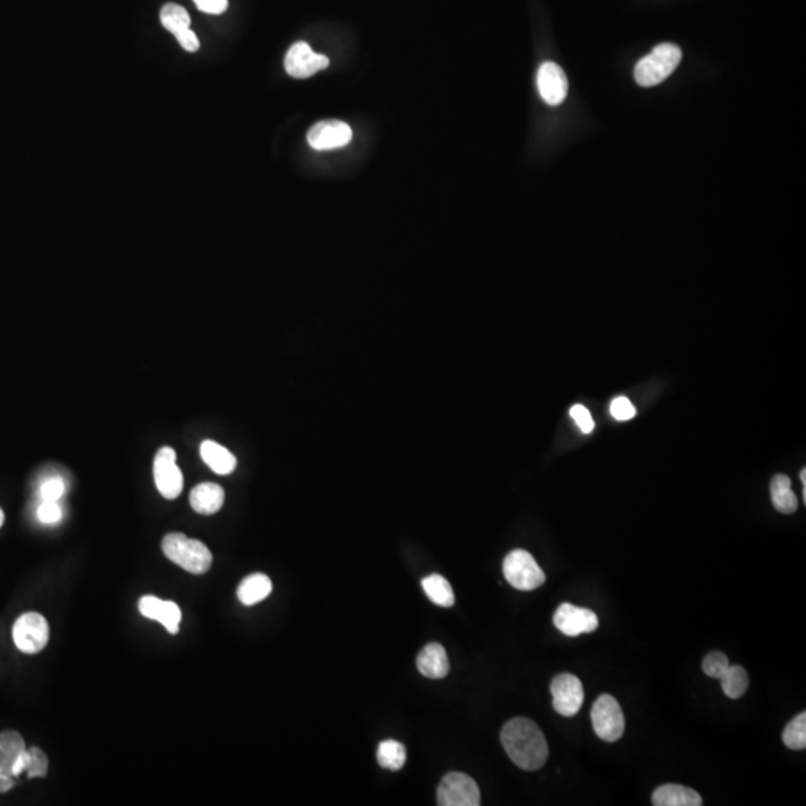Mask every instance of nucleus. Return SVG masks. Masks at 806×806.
<instances>
[{
	"mask_svg": "<svg viewBox=\"0 0 806 806\" xmlns=\"http://www.w3.org/2000/svg\"><path fill=\"white\" fill-rule=\"evenodd\" d=\"M500 741L509 759L525 771H537L548 759L545 737L532 719L523 717L509 719L500 732Z\"/></svg>",
	"mask_w": 806,
	"mask_h": 806,
	"instance_id": "nucleus-1",
	"label": "nucleus"
},
{
	"mask_svg": "<svg viewBox=\"0 0 806 806\" xmlns=\"http://www.w3.org/2000/svg\"><path fill=\"white\" fill-rule=\"evenodd\" d=\"M161 550L172 563L179 564L187 572L202 575L213 566V554L204 542L191 539L182 534H169L163 537Z\"/></svg>",
	"mask_w": 806,
	"mask_h": 806,
	"instance_id": "nucleus-2",
	"label": "nucleus"
},
{
	"mask_svg": "<svg viewBox=\"0 0 806 806\" xmlns=\"http://www.w3.org/2000/svg\"><path fill=\"white\" fill-rule=\"evenodd\" d=\"M682 59L681 48L675 44H660L641 60L635 68V79L642 87H653L664 83L678 68Z\"/></svg>",
	"mask_w": 806,
	"mask_h": 806,
	"instance_id": "nucleus-3",
	"label": "nucleus"
},
{
	"mask_svg": "<svg viewBox=\"0 0 806 806\" xmlns=\"http://www.w3.org/2000/svg\"><path fill=\"white\" fill-rule=\"evenodd\" d=\"M503 575L517 590L530 591L545 582V573L529 551L514 550L503 560Z\"/></svg>",
	"mask_w": 806,
	"mask_h": 806,
	"instance_id": "nucleus-4",
	"label": "nucleus"
},
{
	"mask_svg": "<svg viewBox=\"0 0 806 806\" xmlns=\"http://www.w3.org/2000/svg\"><path fill=\"white\" fill-rule=\"evenodd\" d=\"M591 723L594 733L602 741L617 742L625 735V714L620 703L611 694H602L591 708Z\"/></svg>",
	"mask_w": 806,
	"mask_h": 806,
	"instance_id": "nucleus-5",
	"label": "nucleus"
},
{
	"mask_svg": "<svg viewBox=\"0 0 806 806\" xmlns=\"http://www.w3.org/2000/svg\"><path fill=\"white\" fill-rule=\"evenodd\" d=\"M13 637L18 650L24 655H36L47 646L50 626L38 612H26L15 621Z\"/></svg>",
	"mask_w": 806,
	"mask_h": 806,
	"instance_id": "nucleus-6",
	"label": "nucleus"
},
{
	"mask_svg": "<svg viewBox=\"0 0 806 806\" xmlns=\"http://www.w3.org/2000/svg\"><path fill=\"white\" fill-rule=\"evenodd\" d=\"M438 805L480 806L481 793L471 776L462 772H451L444 776L438 787Z\"/></svg>",
	"mask_w": 806,
	"mask_h": 806,
	"instance_id": "nucleus-7",
	"label": "nucleus"
},
{
	"mask_svg": "<svg viewBox=\"0 0 806 806\" xmlns=\"http://www.w3.org/2000/svg\"><path fill=\"white\" fill-rule=\"evenodd\" d=\"M553 707L560 716H577L584 703V687L578 676L560 673L551 682Z\"/></svg>",
	"mask_w": 806,
	"mask_h": 806,
	"instance_id": "nucleus-8",
	"label": "nucleus"
},
{
	"mask_svg": "<svg viewBox=\"0 0 806 806\" xmlns=\"http://www.w3.org/2000/svg\"><path fill=\"white\" fill-rule=\"evenodd\" d=\"M154 481L157 490L165 499H177L184 487L181 469L177 466V453L174 448L163 447L157 451L154 459Z\"/></svg>",
	"mask_w": 806,
	"mask_h": 806,
	"instance_id": "nucleus-9",
	"label": "nucleus"
},
{
	"mask_svg": "<svg viewBox=\"0 0 806 806\" xmlns=\"http://www.w3.org/2000/svg\"><path fill=\"white\" fill-rule=\"evenodd\" d=\"M329 59L314 52L307 42H296L287 52L284 66L293 78L305 79L329 68Z\"/></svg>",
	"mask_w": 806,
	"mask_h": 806,
	"instance_id": "nucleus-10",
	"label": "nucleus"
},
{
	"mask_svg": "<svg viewBox=\"0 0 806 806\" xmlns=\"http://www.w3.org/2000/svg\"><path fill=\"white\" fill-rule=\"evenodd\" d=\"M555 627L566 637H580L599 627V618L589 608L575 607L572 603H562L554 617Z\"/></svg>",
	"mask_w": 806,
	"mask_h": 806,
	"instance_id": "nucleus-11",
	"label": "nucleus"
},
{
	"mask_svg": "<svg viewBox=\"0 0 806 806\" xmlns=\"http://www.w3.org/2000/svg\"><path fill=\"white\" fill-rule=\"evenodd\" d=\"M27 748L22 735L14 730L0 733V775L18 776L26 772Z\"/></svg>",
	"mask_w": 806,
	"mask_h": 806,
	"instance_id": "nucleus-12",
	"label": "nucleus"
},
{
	"mask_svg": "<svg viewBox=\"0 0 806 806\" xmlns=\"http://www.w3.org/2000/svg\"><path fill=\"white\" fill-rule=\"evenodd\" d=\"M536 84L542 99L551 106L563 104L568 96V78L564 70L554 61L542 63L537 70Z\"/></svg>",
	"mask_w": 806,
	"mask_h": 806,
	"instance_id": "nucleus-13",
	"label": "nucleus"
},
{
	"mask_svg": "<svg viewBox=\"0 0 806 806\" xmlns=\"http://www.w3.org/2000/svg\"><path fill=\"white\" fill-rule=\"evenodd\" d=\"M353 138L352 127L339 120L316 123L308 132V143L314 150L327 151L345 147Z\"/></svg>",
	"mask_w": 806,
	"mask_h": 806,
	"instance_id": "nucleus-14",
	"label": "nucleus"
},
{
	"mask_svg": "<svg viewBox=\"0 0 806 806\" xmlns=\"http://www.w3.org/2000/svg\"><path fill=\"white\" fill-rule=\"evenodd\" d=\"M139 612L143 617H147L150 620H156L160 625L165 626L166 630L170 635H177L181 625V609L179 605L170 600H161V599L147 594L139 600Z\"/></svg>",
	"mask_w": 806,
	"mask_h": 806,
	"instance_id": "nucleus-15",
	"label": "nucleus"
},
{
	"mask_svg": "<svg viewBox=\"0 0 806 806\" xmlns=\"http://www.w3.org/2000/svg\"><path fill=\"white\" fill-rule=\"evenodd\" d=\"M417 668L430 680L445 678L450 672L447 651L438 642L427 644L417 657Z\"/></svg>",
	"mask_w": 806,
	"mask_h": 806,
	"instance_id": "nucleus-16",
	"label": "nucleus"
},
{
	"mask_svg": "<svg viewBox=\"0 0 806 806\" xmlns=\"http://www.w3.org/2000/svg\"><path fill=\"white\" fill-rule=\"evenodd\" d=\"M224 490L214 482H204L196 486L190 493V505L197 514L213 516L224 505Z\"/></svg>",
	"mask_w": 806,
	"mask_h": 806,
	"instance_id": "nucleus-17",
	"label": "nucleus"
},
{
	"mask_svg": "<svg viewBox=\"0 0 806 806\" xmlns=\"http://www.w3.org/2000/svg\"><path fill=\"white\" fill-rule=\"evenodd\" d=\"M702 803L701 794L685 785H660L653 793V805L655 806H701Z\"/></svg>",
	"mask_w": 806,
	"mask_h": 806,
	"instance_id": "nucleus-18",
	"label": "nucleus"
},
{
	"mask_svg": "<svg viewBox=\"0 0 806 806\" xmlns=\"http://www.w3.org/2000/svg\"><path fill=\"white\" fill-rule=\"evenodd\" d=\"M200 455L218 475H229L236 469V457L227 448L209 439L200 445Z\"/></svg>",
	"mask_w": 806,
	"mask_h": 806,
	"instance_id": "nucleus-19",
	"label": "nucleus"
},
{
	"mask_svg": "<svg viewBox=\"0 0 806 806\" xmlns=\"http://www.w3.org/2000/svg\"><path fill=\"white\" fill-rule=\"evenodd\" d=\"M270 593H272V582L265 573H252L238 587V599L247 607L265 600Z\"/></svg>",
	"mask_w": 806,
	"mask_h": 806,
	"instance_id": "nucleus-20",
	"label": "nucleus"
},
{
	"mask_svg": "<svg viewBox=\"0 0 806 806\" xmlns=\"http://www.w3.org/2000/svg\"><path fill=\"white\" fill-rule=\"evenodd\" d=\"M771 498L774 508L781 514H793L798 509V496L792 490V481L787 475L778 473L772 478Z\"/></svg>",
	"mask_w": 806,
	"mask_h": 806,
	"instance_id": "nucleus-21",
	"label": "nucleus"
},
{
	"mask_svg": "<svg viewBox=\"0 0 806 806\" xmlns=\"http://www.w3.org/2000/svg\"><path fill=\"white\" fill-rule=\"evenodd\" d=\"M421 585H423L427 598L435 605L443 608H451L454 605V591H453L450 582L443 575H438V573L429 575L421 582Z\"/></svg>",
	"mask_w": 806,
	"mask_h": 806,
	"instance_id": "nucleus-22",
	"label": "nucleus"
},
{
	"mask_svg": "<svg viewBox=\"0 0 806 806\" xmlns=\"http://www.w3.org/2000/svg\"><path fill=\"white\" fill-rule=\"evenodd\" d=\"M719 680L721 682L724 694L730 699L742 698L750 684L746 669L737 666V664H733V666L728 664V668L726 669L723 675L719 676Z\"/></svg>",
	"mask_w": 806,
	"mask_h": 806,
	"instance_id": "nucleus-23",
	"label": "nucleus"
},
{
	"mask_svg": "<svg viewBox=\"0 0 806 806\" xmlns=\"http://www.w3.org/2000/svg\"><path fill=\"white\" fill-rule=\"evenodd\" d=\"M377 759L384 769L399 771L407 762V748L395 739H387L378 746Z\"/></svg>",
	"mask_w": 806,
	"mask_h": 806,
	"instance_id": "nucleus-24",
	"label": "nucleus"
},
{
	"mask_svg": "<svg viewBox=\"0 0 806 806\" xmlns=\"http://www.w3.org/2000/svg\"><path fill=\"white\" fill-rule=\"evenodd\" d=\"M160 22L166 31L177 36L181 32L190 29V15L186 8L179 4H166L160 11Z\"/></svg>",
	"mask_w": 806,
	"mask_h": 806,
	"instance_id": "nucleus-25",
	"label": "nucleus"
},
{
	"mask_svg": "<svg viewBox=\"0 0 806 806\" xmlns=\"http://www.w3.org/2000/svg\"><path fill=\"white\" fill-rule=\"evenodd\" d=\"M783 742L790 750L801 751L806 748V712L794 717L783 733Z\"/></svg>",
	"mask_w": 806,
	"mask_h": 806,
	"instance_id": "nucleus-26",
	"label": "nucleus"
},
{
	"mask_svg": "<svg viewBox=\"0 0 806 806\" xmlns=\"http://www.w3.org/2000/svg\"><path fill=\"white\" fill-rule=\"evenodd\" d=\"M27 767L26 774L29 778H44L48 772V759L44 751L32 746L31 750H27Z\"/></svg>",
	"mask_w": 806,
	"mask_h": 806,
	"instance_id": "nucleus-27",
	"label": "nucleus"
},
{
	"mask_svg": "<svg viewBox=\"0 0 806 806\" xmlns=\"http://www.w3.org/2000/svg\"><path fill=\"white\" fill-rule=\"evenodd\" d=\"M728 664H728V655H724V653H719V651H714V653H710L703 659L702 669L708 676L719 678L726 672V669L728 668Z\"/></svg>",
	"mask_w": 806,
	"mask_h": 806,
	"instance_id": "nucleus-28",
	"label": "nucleus"
},
{
	"mask_svg": "<svg viewBox=\"0 0 806 806\" xmlns=\"http://www.w3.org/2000/svg\"><path fill=\"white\" fill-rule=\"evenodd\" d=\"M609 411H611V416L618 421L632 420L633 417L637 416V408L633 407V403L625 396L612 400Z\"/></svg>",
	"mask_w": 806,
	"mask_h": 806,
	"instance_id": "nucleus-29",
	"label": "nucleus"
},
{
	"mask_svg": "<svg viewBox=\"0 0 806 806\" xmlns=\"http://www.w3.org/2000/svg\"><path fill=\"white\" fill-rule=\"evenodd\" d=\"M65 493V482L60 478H50L41 486V498L57 502Z\"/></svg>",
	"mask_w": 806,
	"mask_h": 806,
	"instance_id": "nucleus-30",
	"label": "nucleus"
},
{
	"mask_svg": "<svg viewBox=\"0 0 806 806\" xmlns=\"http://www.w3.org/2000/svg\"><path fill=\"white\" fill-rule=\"evenodd\" d=\"M571 417L577 423L578 427L582 429V432H584V434H591L593 432L594 421L591 416H590V411L587 408L582 407V405H573L571 408Z\"/></svg>",
	"mask_w": 806,
	"mask_h": 806,
	"instance_id": "nucleus-31",
	"label": "nucleus"
},
{
	"mask_svg": "<svg viewBox=\"0 0 806 806\" xmlns=\"http://www.w3.org/2000/svg\"><path fill=\"white\" fill-rule=\"evenodd\" d=\"M38 518L45 525H54L61 518V509L59 503L52 500H44L38 508Z\"/></svg>",
	"mask_w": 806,
	"mask_h": 806,
	"instance_id": "nucleus-32",
	"label": "nucleus"
},
{
	"mask_svg": "<svg viewBox=\"0 0 806 806\" xmlns=\"http://www.w3.org/2000/svg\"><path fill=\"white\" fill-rule=\"evenodd\" d=\"M199 11L205 14L220 15L229 8V0H193Z\"/></svg>",
	"mask_w": 806,
	"mask_h": 806,
	"instance_id": "nucleus-33",
	"label": "nucleus"
},
{
	"mask_svg": "<svg viewBox=\"0 0 806 806\" xmlns=\"http://www.w3.org/2000/svg\"><path fill=\"white\" fill-rule=\"evenodd\" d=\"M175 38L179 40V45H181L186 51L196 52L200 48L199 40H197V36L195 35V32L191 31V29H187V31L181 32V33L175 36Z\"/></svg>",
	"mask_w": 806,
	"mask_h": 806,
	"instance_id": "nucleus-34",
	"label": "nucleus"
},
{
	"mask_svg": "<svg viewBox=\"0 0 806 806\" xmlns=\"http://www.w3.org/2000/svg\"><path fill=\"white\" fill-rule=\"evenodd\" d=\"M14 784L15 781L13 780V776L0 775V793H6L13 789Z\"/></svg>",
	"mask_w": 806,
	"mask_h": 806,
	"instance_id": "nucleus-35",
	"label": "nucleus"
},
{
	"mask_svg": "<svg viewBox=\"0 0 806 806\" xmlns=\"http://www.w3.org/2000/svg\"><path fill=\"white\" fill-rule=\"evenodd\" d=\"M4 520H5L4 511H2V509H0V527H2V525H4Z\"/></svg>",
	"mask_w": 806,
	"mask_h": 806,
	"instance_id": "nucleus-36",
	"label": "nucleus"
}]
</instances>
